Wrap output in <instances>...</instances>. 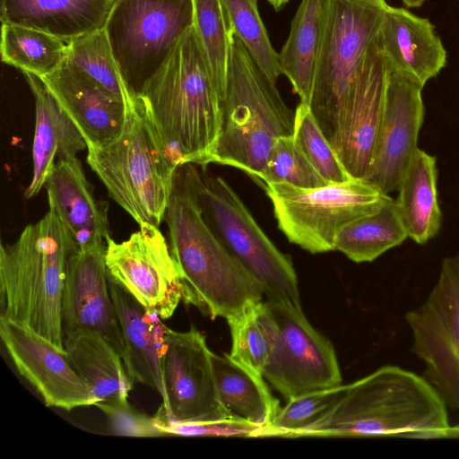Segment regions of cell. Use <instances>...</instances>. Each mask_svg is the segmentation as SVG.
Returning a JSON list of instances; mask_svg holds the SVG:
<instances>
[{"mask_svg":"<svg viewBox=\"0 0 459 459\" xmlns=\"http://www.w3.org/2000/svg\"><path fill=\"white\" fill-rule=\"evenodd\" d=\"M32 92L35 104V127L32 143V178L25 197L39 194L56 166V159L67 160L87 144L41 78L22 73Z\"/></svg>","mask_w":459,"mask_h":459,"instance_id":"cell-23","label":"cell"},{"mask_svg":"<svg viewBox=\"0 0 459 459\" xmlns=\"http://www.w3.org/2000/svg\"><path fill=\"white\" fill-rule=\"evenodd\" d=\"M405 320L411 352L425 365L422 377L447 408L459 412V255L443 259L427 299Z\"/></svg>","mask_w":459,"mask_h":459,"instance_id":"cell-11","label":"cell"},{"mask_svg":"<svg viewBox=\"0 0 459 459\" xmlns=\"http://www.w3.org/2000/svg\"><path fill=\"white\" fill-rule=\"evenodd\" d=\"M152 420L162 436L265 437V427L236 416L214 420L180 422L165 419L158 411Z\"/></svg>","mask_w":459,"mask_h":459,"instance_id":"cell-38","label":"cell"},{"mask_svg":"<svg viewBox=\"0 0 459 459\" xmlns=\"http://www.w3.org/2000/svg\"><path fill=\"white\" fill-rule=\"evenodd\" d=\"M105 262L108 275L162 319L185 299L182 276L159 227L141 225L122 242L108 237Z\"/></svg>","mask_w":459,"mask_h":459,"instance_id":"cell-13","label":"cell"},{"mask_svg":"<svg viewBox=\"0 0 459 459\" xmlns=\"http://www.w3.org/2000/svg\"><path fill=\"white\" fill-rule=\"evenodd\" d=\"M66 41L47 32L11 23H2V61L22 73L42 78L56 70L66 58Z\"/></svg>","mask_w":459,"mask_h":459,"instance_id":"cell-30","label":"cell"},{"mask_svg":"<svg viewBox=\"0 0 459 459\" xmlns=\"http://www.w3.org/2000/svg\"><path fill=\"white\" fill-rule=\"evenodd\" d=\"M212 363L221 405L231 415L267 429L281 407L264 377L229 354L212 352Z\"/></svg>","mask_w":459,"mask_h":459,"instance_id":"cell-28","label":"cell"},{"mask_svg":"<svg viewBox=\"0 0 459 459\" xmlns=\"http://www.w3.org/2000/svg\"><path fill=\"white\" fill-rule=\"evenodd\" d=\"M266 183H284L298 187H318L327 183L301 151L293 134L278 137L260 178Z\"/></svg>","mask_w":459,"mask_h":459,"instance_id":"cell-37","label":"cell"},{"mask_svg":"<svg viewBox=\"0 0 459 459\" xmlns=\"http://www.w3.org/2000/svg\"><path fill=\"white\" fill-rule=\"evenodd\" d=\"M194 26L214 85L224 100L230 56L229 29L221 0H193Z\"/></svg>","mask_w":459,"mask_h":459,"instance_id":"cell-34","label":"cell"},{"mask_svg":"<svg viewBox=\"0 0 459 459\" xmlns=\"http://www.w3.org/2000/svg\"><path fill=\"white\" fill-rule=\"evenodd\" d=\"M115 0H1V22L68 41L102 29Z\"/></svg>","mask_w":459,"mask_h":459,"instance_id":"cell-24","label":"cell"},{"mask_svg":"<svg viewBox=\"0 0 459 459\" xmlns=\"http://www.w3.org/2000/svg\"><path fill=\"white\" fill-rule=\"evenodd\" d=\"M437 178L436 158L418 148L402 178L394 203L408 238L420 245L433 238L441 228Z\"/></svg>","mask_w":459,"mask_h":459,"instance_id":"cell-26","label":"cell"},{"mask_svg":"<svg viewBox=\"0 0 459 459\" xmlns=\"http://www.w3.org/2000/svg\"><path fill=\"white\" fill-rule=\"evenodd\" d=\"M108 285L124 337L126 372L133 382L155 389L163 400L161 359L168 327L109 275Z\"/></svg>","mask_w":459,"mask_h":459,"instance_id":"cell-21","label":"cell"},{"mask_svg":"<svg viewBox=\"0 0 459 459\" xmlns=\"http://www.w3.org/2000/svg\"><path fill=\"white\" fill-rule=\"evenodd\" d=\"M64 347L94 405L127 403L134 382L122 357L104 338L92 331H76L64 336Z\"/></svg>","mask_w":459,"mask_h":459,"instance_id":"cell-25","label":"cell"},{"mask_svg":"<svg viewBox=\"0 0 459 459\" xmlns=\"http://www.w3.org/2000/svg\"><path fill=\"white\" fill-rule=\"evenodd\" d=\"M347 385L317 390L288 400L265 429V437H296L325 415L341 399Z\"/></svg>","mask_w":459,"mask_h":459,"instance_id":"cell-36","label":"cell"},{"mask_svg":"<svg viewBox=\"0 0 459 459\" xmlns=\"http://www.w3.org/2000/svg\"><path fill=\"white\" fill-rule=\"evenodd\" d=\"M99 407L108 417L113 433L129 437H160L162 434L155 427L152 417H146L127 403H99Z\"/></svg>","mask_w":459,"mask_h":459,"instance_id":"cell-39","label":"cell"},{"mask_svg":"<svg viewBox=\"0 0 459 459\" xmlns=\"http://www.w3.org/2000/svg\"><path fill=\"white\" fill-rule=\"evenodd\" d=\"M422 89L412 77L389 65L383 118L366 179L385 194L398 190L418 149V136L424 120Z\"/></svg>","mask_w":459,"mask_h":459,"instance_id":"cell-16","label":"cell"},{"mask_svg":"<svg viewBox=\"0 0 459 459\" xmlns=\"http://www.w3.org/2000/svg\"><path fill=\"white\" fill-rule=\"evenodd\" d=\"M227 321L231 335L229 355L263 376L278 329L270 303L250 304Z\"/></svg>","mask_w":459,"mask_h":459,"instance_id":"cell-31","label":"cell"},{"mask_svg":"<svg viewBox=\"0 0 459 459\" xmlns=\"http://www.w3.org/2000/svg\"><path fill=\"white\" fill-rule=\"evenodd\" d=\"M49 209L61 221L74 253L106 247L108 204L95 198L77 157L58 160L45 183Z\"/></svg>","mask_w":459,"mask_h":459,"instance_id":"cell-20","label":"cell"},{"mask_svg":"<svg viewBox=\"0 0 459 459\" xmlns=\"http://www.w3.org/2000/svg\"><path fill=\"white\" fill-rule=\"evenodd\" d=\"M378 40L389 65L423 87L446 64V51L427 18L386 5Z\"/></svg>","mask_w":459,"mask_h":459,"instance_id":"cell-22","label":"cell"},{"mask_svg":"<svg viewBox=\"0 0 459 459\" xmlns=\"http://www.w3.org/2000/svg\"><path fill=\"white\" fill-rule=\"evenodd\" d=\"M83 137L87 148L116 140L128 117L127 105L66 58L41 78Z\"/></svg>","mask_w":459,"mask_h":459,"instance_id":"cell-19","label":"cell"},{"mask_svg":"<svg viewBox=\"0 0 459 459\" xmlns=\"http://www.w3.org/2000/svg\"><path fill=\"white\" fill-rule=\"evenodd\" d=\"M263 187L278 228L290 242L312 254L334 250L342 228L378 211L391 199L361 178L310 188L284 183H266Z\"/></svg>","mask_w":459,"mask_h":459,"instance_id":"cell-10","label":"cell"},{"mask_svg":"<svg viewBox=\"0 0 459 459\" xmlns=\"http://www.w3.org/2000/svg\"><path fill=\"white\" fill-rule=\"evenodd\" d=\"M273 7L275 9V11L281 10L288 2L289 0H267Z\"/></svg>","mask_w":459,"mask_h":459,"instance_id":"cell-40","label":"cell"},{"mask_svg":"<svg viewBox=\"0 0 459 459\" xmlns=\"http://www.w3.org/2000/svg\"><path fill=\"white\" fill-rule=\"evenodd\" d=\"M194 23L193 0L114 1L103 29L134 101Z\"/></svg>","mask_w":459,"mask_h":459,"instance_id":"cell-9","label":"cell"},{"mask_svg":"<svg viewBox=\"0 0 459 459\" xmlns=\"http://www.w3.org/2000/svg\"><path fill=\"white\" fill-rule=\"evenodd\" d=\"M87 150V162L109 197L139 226L159 227L178 167L166 156L139 101L129 109L126 126L116 140Z\"/></svg>","mask_w":459,"mask_h":459,"instance_id":"cell-6","label":"cell"},{"mask_svg":"<svg viewBox=\"0 0 459 459\" xmlns=\"http://www.w3.org/2000/svg\"><path fill=\"white\" fill-rule=\"evenodd\" d=\"M270 305L278 329L264 378L287 400L342 385L332 343L309 324L301 307Z\"/></svg>","mask_w":459,"mask_h":459,"instance_id":"cell-12","label":"cell"},{"mask_svg":"<svg viewBox=\"0 0 459 459\" xmlns=\"http://www.w3.org/2000/svg\"><path fill=\"white\" fill-rule=\"evenodd\" d=\"M203 215L220 240L260 284L270 303L301 307L298 278L282 254L221 177L188 163Z\"/></svg>","mask_w":459,"mask_h":459,"instance_id":"cell-7","label":"cell"},{"mask_svg":"<svg viewBox=\"0 0 459 459\" xmlns=\"http://www.w3.org/2000/svg\"><path fill=\"white\" fill-rule=\"evenodd\" d=\"M293 137L315 169L327 183L351 178L324 134L307 104L300 102L294 111Z\"/></svg>","mask_w":459,"mask_h":459,"instance_id":"cell-35","label":"cell"},{"mask_svg":"<svg viewBox=\"0 0 459 459\" xmlns=\"http://www.w3.org/2000/svg\"><path fill=\"white\" fill-rule=\"evenodd\" d=\"M229 33L244 44L257 65L274 84L282 74L279 54L273 49L258 13V0H221Z\"/></svg>","mask_w":459,"mask_h":459,"instance_id":"cell-33","label":"cell"},{"mask_svg":"<svg viewBox=\"0 0 459 459\" xmlns=\"http://www.w3.org/2000/svg\"><path fill=\"white\" fill-rule=\"evenodd\" d=\"M138 101L176 167L212 163L221 130L223 100L195 26L146 82Z\"/></svg>","mask_w":459,"mask_h":459,"instance_id":"cell-1","label":"cell"},{"mask_svg":"<svg viewBox=\"0 0 459 459\" xmlns=\"http://www.w3.org/2000/svg\"><path fill=\"white\" fill-rule=\"evenodd\" d=\"M386 5L385 0L329 2L308 106L332 146L350 89L378 35Z\"/></svg>","mask_w":459,"mask_h":459,"instance_id":"cell-8","label":"cell"},{"mask_svg":"<svg viewBox=\"0 0 459 459\" xmlns=\"http://www.w3.org/2000/svg\"><path fill=\"white\" fill-rule=\"evenodd\" d=\"M408 238L394 199L378 211L346 224L338 232L334 250L356 263L372 262Z\"/></svg>","mask_w":459,"mask_h":459,"instance_id":"cell-29","label":"cell"},{"mask_svg":"<svg viewBox=\"0 0 459 459\" xmlns=\"http://www.w3.org/2000/svg\"><path fill=\"white\" fill-rule=\"evenodd\" d=\"M105 252L106 247L69 255L62 295L63 334L95 332L123 359L125 342L109 290Z\"/></svg>","mask_w":459,"mask_h":459,"instance_id":"cell-18","label":"cell"},{"mask_svg":"<svg viewBox=\"0 0 459 459\" xmlns=\"http://www.w3.org/2000/svg\"><path fill=\"white\" fill-rule=\"evenodd\" d=\"M212 353L194 326L186 332L167 328L161 359L165 398L158 410L165 419L186 422L233 416L218 398Z\"/></svg>","mask_w":459,"mask_h":459,"instance_id":"cell-14","label":"cell"},{"mask_svg":"<svg viewBox=\"0 0 459 459\" xmlns=\"http://www.w3.org/2000/svg\"><path fill=\"white\" fill-rule=\"evenodd\" d=\"M303 436L459 437L447 407L422 377L385 365L347 385L337 403Z\"/></svg>","mask_w":459,"mask_h":459,"instance_id":"cell-2","label":"cell"},{"mask_svg":"<svg viewBox=\"0 0 459 459\" xmlns=\"http://www.w3.org/2000/svg\"><path fill=\"white\" fill-rule=\"evenodd\" d=\"M164 220L169 248L185 286L186 303L225 319L263 300L254 276L206 222L188 164L178 167Z\"/></svg>","mask_w":459,"mask_h":459,"instance_id":"cell-3","label":"cell"},{"mask_svg":"<svg viewBox=\"0 0 459 459\" xmlns=\"http://www.w3.org/2000/svg\"><path fill=\"white\" fill-rule=\"evenodd\" d=\"M0 336L16 369L47 406L71 411L94 405L89 388L74 368L65 350L5 318H0Z\"/></svg>","mask_w":459,"mask_h":459,"instance_id":"cell-17","label":"cell"},{"mask_svg":"<svg viewBox=\"0 0 459 459\" xmlns=\"http://www.w3.org/2000/svg\"><path fill=\"white\" fill-rule=\"evenodd\" d=\"M388 73V60L377 37L367 49L351 84L333 145L346 171L354 178L367 179L372 166Z\"/></svg>","mask_w":459,"mask_h":459,"instance_id":"cell-15","label":"cell"},{"mask_svg":"<svg viewBox=\"0 0 459 459\" xmlns=\"http://www.w3.org/2000/svg\"><path fill=\"white\" fill-rule=\"evenodd\" d=\"M74 253L56 214L48 210L0 247L1 315L64 347L62 295L66 263Z\"/></svg>","mask_w":459,"mask_h":459,"instance_id":"cell-4","label":"cell"},{"mask_svg":"<svg viewBox=\"0 0 459 459\" xmlns=\"http://www.w3.org/2000/svg\"><path fill=\"white\" fill-rule=\"evenodd\" d=\"M330 0H302L279 54L281 73L300 102L308 105Z\"/></svg>","mask_w":459,"mask_h":459,"instance_id":"cell-27","label":"cell"},{"mask_svg":"<svg viewBox=\"0 0 459 459\" xmlns=\"http://www.w3.org/2000/svg\"><path fill=\"white\" fill-rule=\"evenodd\" d=\"M66 59L84 71L129 108L134 101L119 73L104 29H100L66 41Z\"/></svg>","mask_w":459,"mask_h":459,"instance_id":"cell-32","label":"cell"},{"mask_svg":"<svg viewBox=\"0 0 459 459\" xmlns=\"http://www.w3.org/2000/svg\"><path fill=\"white\" fill-rule=\"evenodd\" d=\"M403 2L409 7H420L425 0H403Z\"/></svg>","mask_w":459,"mask_h":459,"instance_id":"cell-41","label":"cell"},{"mask_svg":"<svg viewBox=\"0 0 459 459\" xmlns=\"http://www.w3.org/2000/svg\"><path fill=\"white\" fill-rule=\"evenodd\" d=\"M229 36L222 125L212 163L238 169L260 183L275 140L293 134L294 112L241 40Z\"/></svg>","mask_w":459,"mask_h":459,"instance_id":"cell-5","label":"cell"}]
</instances>
